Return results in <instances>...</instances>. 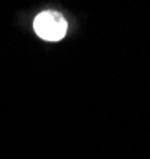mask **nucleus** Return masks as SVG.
I'll return each instance as SVG.
<instances>
[{"label":"nucleus","mask_w":150,"mask_h":159,"mask_svg":"<svg viewBox=\"0 0 150 159\" xmlns=\"http://www.w3.org/2000/svg\"><path fill=\"white\" fill-rule=\"evenodd\" d=\"M33 29L36 32V35L45 39V41H60L63 36L67 35V29L68 24L65 17H63L59 11H43L35 17L33 22Z\"/></svg>","instance_id":"obj_1"}]
</instances>
